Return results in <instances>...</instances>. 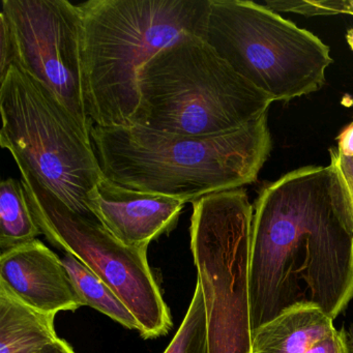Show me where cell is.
Returning <instances> with one entry per match:
<instances>
[{
    "label": "cell",
    "instance_id": "obj_19",
    "mask_svg": "<svg viewBox=\"0 0 353 353\" xmlns=\"http://www.w3.org/2000/svg\"><path fill=\"white\" fill-rule=\"evenodd\" d=\"M330 161L336 163L344 177L345 183L348 187L353 202V158L342 156L338 150H334V148H330Z\"/></svg>",
    "mask_w": 353,
    "mask_h": 353
},
{
    "label": "cell",
    "instance_id": "obj_22",
    "mask_svg": "<svg viewBox=\"0 0 353 353\" xmlns=\"http://www.w3.org/2000/svg\"><path fill=\"white\" fill-rule=\"evenodd\" d=\"M347 342H348L349 350L350 353H353V322L349 326L348 330H347Z\"/></svg>",
    "mask_w": 353,
    "mask_h": 353
},
{
    "label": "cell",
    "instance_id": "obj_20",
    "mask_svg": "<svg viewBox=\"0 0 353 353\" xmlns=\"http://www.w3.org/2000/svg\"><path fill=\"white\" fill-rule=\"evenodd\" d=\"M338 152L342 156L353 158V121L339 136Z\"/></svg>",
    "mask_w": 353,
    "mask_h": 353
},
{
    "label": "cell",
    "instance_id": "obj_12",
    "mask_svg": "<svg viewBox=\"0 0 353 353\" xmlns=\"http://www.w3.org/2000/svg\"><path fill=\"white\" fill-rule=\"evenodd\" d=\"M253 353H350L347 332L319 307L299 305L254 330Z\"/></svg>",
    "mask_w": 353,
    "mask_h": 353
},
{
    "label": "cell",
    "instance_id": "obj_9",
    "mask_svg": "<svg viewBox=\"0 0 353 353\" xmlns=\"http://www.w3.org/2000/svg\"><path fill=\"white\" fill-rule=\"evenodd\" d=\"M15 45V65L40 82L86 135L81 61V16L69 0H3L1 13Z\"/></svg>",
    "mask_w": 353,
    "mask_h": 353
},
{
    "label": "cell",
    "instance_id": "obj_3",
    "mask_svg": "<svg viewBox=\"0 0 353 353\" xmlns=\"http://www.w3.org/2000/svg\"><path fill=\"white\" fill-rule=\"evenodd\" d=\"M210 0H88L81 16L86 113L92 125L131 127L141 107L139 78L162 49L201 36Z\"/></svg>",
    "mask_w": 353,
    "mask_h": 353
},
{
    "label": "cell",
    "instance_id": "obj_13",
    "mask_svg": "<svg viewBox=\"0 0 353 353\" xmlns=\"http://www.w3.org/2000/svg\"><path fill=\"white\" fill-rule=\"evenodd\" d=\"M55 315L28 307L0 286V353H34L59 339Z\"/></svg>",
    "mask_w": 353,
    "mask_h": 353
},
{
    "label": "cell",
    "instance_id": "obj_7",
    "mask_svg": "<svg viewBox=\"0 0 353 353\" xmlns=\"http://www.w3.org/2000/svg\"><path fill=\"white\" fill-rule=\"evenodd\" d=\"M193 204L191 249L203 291L208 353H253L249 259L254 208L243 188Z\"/></svg>",
    "mask_w": 353,
    "mask_h": 353
},
{
    "label": "cell",
    "instance_id": "obj_8",
    "mask_svg": "<svg viewBox=\"0 0 353 353\" xmlns=\"http://www.w3.org/2000/svg\"><path fill=\"white\" fill-rule=\"evenodd\" d=\"M21 175L42 234L57 249L75 256L117 293L137 319L142 338L168 334L172 319L148 264V249L128 247L98 216L74 212L30 173L21 171Z\"/></svg>",
    "mask_w": 353,
    "mask_h": 353
},
{
    "label": "cell",
    "instance_id": "obj_5",
    "mask_svg": "<svg viewBox=\"0 0 353 353\" xmlns=\"http://www.w3.org/2000/svg\"><path fill=\"white\" fill-rule=\"evenodd\" d=\"M0 145L20 172L30 173L74 212L97 216L88 195L104 176L86 135L71 113L17 65L0 80Z\"/></svg>",
    "mask_w": 353,
    "mask_h": 353
},
{
    "label": "cell",
    "instance_id": "obj_17",
    "mask_svg": "<svg viewBox=\"0 0 353 353\" xmlns=\"http://www.w3.org/2000/svg\"><path fill=\"white\" fill-rule=\"evenodd\" d=\"M264 7L274 12H288L299 15L314 17V16H332L339 14L351 15L350 0H318V1H303V0H286V1H266Z\"/></svg>",
    "mask_w": 353,
    "mask_h": 353
},
{
    "label": "cell",
    "instance_id": "obj_18",
    "mask_svg": "<svg viewBox=\"0 0 353 353\" xmlns=\"http://www.w3.org/2000/svg\"><path fill=\"white\" fill-rule=\"evenodd\" d=\"M15 45L11 28L6 18L0 15V80L7 75L12 65H15Z\"/></svg>",
    "mask_w": 353,
    "mask_h": 353
},
{
    "label": "cell",
    "instance_id": "obj_1",
    "mask_svg": "<svg viewBox=\"0 0 353 353\" xmlns=\"http://www.w3.org/2000/svg\"><path fill=\"white\" fill-rule=\"evenodd\" d=\"M253 330L312 305L336 319L353 299V202L336 163L291 171L254 205L249 259Z\"/></svg>",
    "mask_w": 353,
    "mask_h": 353
},
{
    "label": "cell",
    "instance_id": "obj_4",
    "mask_svg": "<svg viewBox=\"0 0 353 353\" xmlns=\"http://www.w3.org/2000/svg\"><path fill=\"white\" fill-rule=\"evenodd\" d=\"M139 90L136 125L194 137L241 129L274 102L196 34L152 57L140 74Z\"/></svg>",
    "mask_w": 353,
    "mask_h": 353
},
{
    "label": "cell",
    "instance_id": "obj_10",
    "mask_svg": "<svg viewBox=\"0 0 353 353\" xmlns=\"http://www.w3.org/2000/svg\"><path fill=\"white\" fill-rule=\"evenodd\" d=\"M0 286L43 313L84 305L61 258L39 239L0 253Z\"/></svg>",
    "mask_w": 353,
    "mask_h": 353
},
{
    "label": "cell",
    "instance_id": "obj_15",
    "mask_svg": "<svg viewBox=\"0 0 353 353\" xmlns=\"http://www.w3.org/2000/svg\"><path fill=\"white\" fill-rule=\"evenodd\" d=\"M61 261L71 276L84 305L98 310L129 330L139 332V323L135 316L102 279L71 254H65Z\"/></svg>",
    "mask_w": 353,
    "mask_h": 353
},
{
    "label": "cell",
    "instance_id": "obj_16",
    "mask_svg": "<svg viewBox=\"0 0 353 353\" xmlns=\"http://www.w3.org/2000/svg\"><path fill=\"white\" fill-rule=\"evenodd\" d=\"M164 353H208L205 303L199 282L185 319Z\"/></svg>",
    "mask_w": 353,
    "mask_h": 353
},
{
    "label": "cell",
    "instance_id": "obj_11",
    "mask_svg": "<svg viewBox=\"0 0 353 353\" xmlns=\"http://www.w3.org/2000/svg\"><path fill=\"white\" fill-rule=\"evenodd\" d=\"M90 210L128 247L148 249L154 239L170 232L185 203L167 196L144 193L103 176L88 195Z\"/></svg>",
    "mask_w": 353,
    "mask_h": 353
},
{
    "label": "cell",
    "instance_id": "obj_21",
    "mask_svg": "<svg viewBox=\"0 0 353 353\" xmlns=\"http://www.w3.org/2000/svg\"><path fill=\"white\" fill-rule=\"evenodd\" d=\"M34 353H75V351L65 341L57 339L54 342L46 345Z\"/></svg>",
    "mask_w": 353,
    "mask_h": 353
},
{
    "label": "cell",
    "instance_id": "obj_14",
    "mask_svg": "<svg viewBox=\"0 0 353 353\" xmlns=\"http://www.w3.org/2000/svg\"><path fill=\"white\" fill-rule=\"evenodd\" d=\"M42 234L34 221L22 181L9 177L0 183V253Z\"/></svg>",
    "mask_w": 353,
    "mask_h": 353
},
{
    "label": "cell",
    "instance_id": "obj_23",
    "mask_svg": "<svg viewBox=\"0 0 353 353\" xmlns=\"http://www.w3.org/2000/svg\"><path fill=\"white\" fill-rule=\"evenodd\" d=\"M347 42H348L349 46L351 47L353 51V28H351L348 32H347Z\"/></svg>",
    "mask_w": 353,
    "mask_h": 353
},
{
    "label": "cell",
    "instance_id": "obj_6",
    "mask_svg": "<svg viewBox=\"0 0 353 353\" xmlns=\"http://www.w3.org/2000/svg\"><path fill=\"white\" fill-rule=\"evenodd\" d=\"M200 38L274 102L319 90L332 63L319 38L248 0H210Z\"/></svg>",
    "mask_w": 353,
    "mask_h": 353
},
{
    "label": "cell",
    "instance_id": "obj_2",
    "mask_svg": "<svg viewBox=\"0 0 353 353\" xmlns=\"http://www.w3.org/2000/svg\"><path fill=\"white\" fill-rule=\"evenodd\" d=\"M90 139L109 181L185 203L253 183L272 148L268 112L219 135H176L139 125H92Z\"/></svg>",
    "mask_w": 353,
    "mask_h": 353
},
{
    "label": "cell",
    "instance_id": "obj_24",
    "mask_svg": "<svg viewBox=\"0 0 353 353\" xmlns=\"http://www.w3.org/2000/svg\"><path fill=\"white\" fill-rule=\"evenodd\" d=\"M351 15L353 16V0H350Z\"/></svg>",
    "mask_w": 353,
    "mask_h": 353
}]
</instances>
